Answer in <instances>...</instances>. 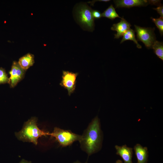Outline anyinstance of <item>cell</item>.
Returning a JSON list of instances; mask_svg holds the SVG:
<instances>
[{"mask_svg": "<svg viewBox=\"0 0 163 163\" xmlns=\"http://www.w3.org/2000/svg\"><path fill=\"white\" fill-rule=\"evenodd\" d=\"M74 163H81L79 162H78V161H76V162H74Z\"/></svg>", "mask_w": 163, "mask_h": 163, "instance_id": "24", "label": "cell"}, {"mask_svg": "<svg viewBox=\"0 0 163 163\" xmlns=\"http://www.w3.org/2000/svg\"><path fill=\"white\" fill-rule=\"evenodd\" d=\"M123 36V37L120 43L127 40H131L133 41L134 43L136 44L138 48H142V46L138 43L135 38V32L133 30L131 29H129L124 33Z\"/></svg>", "mask_w": 163, "mask_h": 163, "instance_id": "13", "label": "cell"}, {"mask_svg": "<svg viewBox=\"0 0 163 163\" xmlns=\"http://www.w3.org/2000/svg\"><path fill=\"white\" fill-rule=\"evenodd\" d=\"M101 135L99 119L96 116L81 136L79 141L82 149L88 155L97 152L101 146Z\"/></svg>", "mask_w": 163, "mask_h": 163, "instance_id": "1", "label": "cell"}, {"mask_svg": "<svg viewBox=\"0 0 163 163\" xmlns=\"http://www.w3.org/2000/svg\"><path fill=\"white\" fill-rule=\"evenodd\" d=\"M26 71L22 69L18 62L14 61L9 71L8 84L11 88L15 87L24 77Z\"/></svg>", "mask_w": 163, "mask_h": 163, "instance_id": "7", "label": "cell"}, {"mask_svg": "<svg viewBox=\"0 0 163 163\" xmlns=\"http://www.w3.org/2000/svg\"><path fill=\"white\" fill-rule=\"evenodd\" d=\"M101 14L102 17H106L112 20L117 18H119L121 19L123 18V17L122 18L119 16L112 5L109 7Z\"/></svg>", "mask_w": 163, "mask_h": 163, "instance_id": "14", "label": "cell"}, {"mask_svg": "<svg viewBox=\"0 0 163 163\" xmlns=\"http://www.w3.org/2000/svg\"><path fill=\"white\" fill-rule=\"evenodd\" d=\"M131 26L130 24L124 18L121 19L120 22L113 24L111 29L117 32V33L114 35V38L118 39L122 37L125 33L130 29Z\"/></svg>", "mask_w": 163, "mask_h": 163, "instance_id": "10", "label": "cell"}, {"mask_svg": "<svg viewBox=\"0 0 163 163\" xmlns=\"http://www.w3.org/2000/svg\"><path fill=\"white\" fill-rule=\"evenodd\" d=\"M151 18L158 29L160 34L162 36L163 34V18L160 17L158 18Z\"/></svg>", "mask_w": 163, "mask_h": 163, "instance_id": "16", "label": "cell"}, {"mask_svg": "<svg viewBox=\"0 0 163 163\" xmlns=\"http://www.w3.org/2000/svg\"><path fill=\"white\" fill-rule=\"evenodd\" d=\"M149 4L152 5H158V6L161 5L160 3L161 1L159 0H149Z\"/></svg>", "mask_w": 163, "mask_h": 163, "instance_id": "20", "label": "cell"}, {"mask_svg": "<svg viewBox=\"0 0 163 163\" xmlns=\"http://www.w3.org/2000/svg\"><path fill=\"white\" fill-rule=\"evenodd\" d=\"M34 55L28 53L21 57L18 63L22 69L26 71L33 65L34 62Z\"/></svg>", "mask_w": 163, "mask_h": 163, "instance_id": "12", "label": "cell"}, {"mask_svg": "<svg viewBox=\"0 0 163 163\" xmlns=\"http://www.w3.org/2000/svg\"><path fill=\"white\" fill-rule=\"evenodd\" d=\"M116 154L120 156L124 161V163H132L133 149L125 145L122 146H115Z\"/></svg>", "mask_w": 163, "mask_h": 163, "instance_id": "9", "label": "cell"}, {"mask_svg": "<svg viewBox=\"0 0 163 163\" xmlns=\"http://www.w3.org/2000/svg\"><path fill=\"white\" fill-rule=\"evenodd\" d=\"M62 80L59 85L67 90L69 95L70 96L75 90L78 73L65 70L62 71Z\"/></svg>", "mask_w": 163, "mask_h": 163, "instance_id": "6", "label": "cell"}, {"mask_svg": "<svg viewBox=\"0 0 163 163\" xmlns=\"http://www.w3.org/2000/svg\"><path fill=\"white\" fill-rule=\"evenodd\" d=\"M9 78L5 69L0 67V84L9 83Z\"/></svg>", "mask_w": 163, "mask_h": 163, "instance_id": "17", "label": "cell"}, {"mask_svg": "<svg viewBox=\"0 0 163 163\" xmlns=\"http://www.w3.org/2000/svg\"><path fill=\"white\" fill-rule=\"evenodd\" d=\"M138 40L143 42L148 49L151 48L156 37L154 33L155 28H146L134 25Z\"/></svg>", "mask_w": 163, "mask_h": 163, "instance_id": "5", "label": "cell"}, {"mask_svg": "<svg viewBox=\"0 0 163 163\" xmlns=\"http://www.w3.org/2000/svg\"><path fill=\"white\" fill-rule=\"evenodd\" d=\"M134 149L137 160V163H147L148 157V149L143 147L140 144H136Z\"/></svg>", "mask_w": 163, "mask_h": 163, "instance_id": "11", "label": "cell"}, {"mask_svg": "<svg viewBox=\"0 0 163 163\" xmlns=\"http://www.w3.org/2000/svg\"><path fill=\"white\" fill-rule=\"evenodd\" d=\"M37 117H33L25 122L21 129L15 133L18 139L24 142H32L37 145L39 138L48 135L49 133L39 128L37 125Z\"/></svg>", "mask_w": 163, "mask_h": 163, "instance_id": "2", "label": "cell"}, {"mask_svg": "<svg viewBox=\"0 0 163 163\" xmlns=\"http://www.w3.org/2000/svg\"><path fill=\"white\" fill-rule=\"evenodd\" d=\"M92 10L86 4H82L77 7L75 12V16L79 24L84 30L90 31H93L94 27Z\"/></svg>", "mask_w": 163, "mask_h": 163, "instance_id": "3", "label": "cell"}, {"mask_svg": "<svg viewBox=\"0 0 163 163\" xmlns=\"http://www.w3.org/2000/svg\"><path fill=\"white\" fill-rule=\"evenodd\" d=\"M114 2L116 8L146 6L149 4V0H116Z\"/></svg>", "mask_w": 163, "mask_h": 163, "instance_id": "8", "label": "cell"}, {"mask_svg": "<svg viewBox=\"0 0 163 163\" xmlns=\"http://www.w3.org/2000/svg\"><path fill=\"white\" fill-rule=\"evenodd\" d=\"M152 48L153 49L154 52L157 56L163 61V43L156 40L153 43Z\"/></svg>", "mask_w": 163, "mask_h": 163, "instance_id": "15", "label": "cell"}, {"mask_svg": "<svg viewBox=\"0 0 163 163\" xmlns=\"http://www.w3.org/2000/svg\"><path fill=\"white\" fill-rule=\"evenodd\" d=\"M19 163H31V161H29L23 159Z\"/></svg>", "mask_w": 163, "mask_h": 163, "instance_id": "22", "label": "cell"}, {"mask_svg": "<svg viewBox=\"0 0 163 163\" xmlns=\"http://www.w3.org/2000/svg\"><path fill=\"white\" fill-rule=\"evenodd\" d=\"M92 15L94 19H99L102 17L101 14L97 10H93L92 11Z\"/></svg>", "mask_w": 163, "mask_h": 163, "instance_id": "18", "label": "cell"}, {"mask_svg": "<svg viewBox=\"0 0 163 163\" xmlns=\"http://www.w3.org/2000/svg\"><path fill=\"white\" fill-rule=\"evenodd\" d=\"M154 9L157 11L162 18H163V6L161 4L158 6L157 8H153Z\"/></svg>", "mask_w": 163, "mask_h": 163, "instance_id": "19", "label": "cell"}, {"mask_svg": "<svg viewBox=\"0 0 163 163\" xmlns=\"http://www.w3.org/2000/svg\"><path fill=\"white\" fill-rule=\"evenodd\" d=\"M110 1V0H93L92 1H90V2H88V3L90 4L91 5H92L93 6L94 4V3L97 1H100V2H108Z\"/></svg>", "mask_w": 163, "mask_h": 163, "instance_id": "21", "label": "cell"}, {"mask_svg": "<svg viewBox=\"0 0 163 163\" xmlns=\"http://www.w3.org/2000/svg\"><path fill=\"white\" fill-rule=\"evenodd\" d=\"M48 135L55 138L63 147L70 145L75 141H79L81 136L70 130H64L57 127L54 128L52 133H49Z\"/></svg>", "mask_w": 163, "mask_h": 163, "instance_id": "4", "label": "cell"}, {"mask_svg": "<svg viewBox=\"0 0 163 163\" xmlns=\"http://www.w3.org/2000/svg\"><path fill=\"white\" fill-rule=\"evenodd\" d=\"M115 163H123L122 161L120 160H117Z\"/></svg>", "mask_w": 163, "mask_h": 163, "instance_id": "23", "label": "cell"}]
</instances>
